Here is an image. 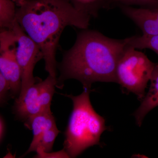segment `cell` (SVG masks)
<instances>
[{"label": "cell", "instance_id": "1", "mask_svg": "<svg viewBox=\"0 0 158 158\" xmlns=\"http://www.w3.org/2000/svg\"><path fill=\"white\" fill-rule=\"evenodd\" d=\"M127 44V38L113 39L98 31L82 30L72 47L63 53L57 86L70 79L81 82L84 89H90L96 82L117 83V64Z\"/></svg>", "mask_w": 158, "mask_h": 158}, {"label": "cell", "instance_id": "2", "mask_svg": "<svg viewBox=\"0 0 158 158\" xmlns=\"http://www.w3.org/2000/svg\"><path fill=\"white\" fill-rule=\"evenodd\" d=\"M90 18L67 0H26L16 10V21L41 49L45 70L55 78L56 53L63 30L68 26L88 29Z\"/></svg>", "mask_w": 158, "mask_h": 158}, {"label": "cell", "instance_id": "3", "mask_svg": "<svg viewBox=\"0 0 158 158\" xmlns=\"http://www.w3.org/2000/svg\"><path fill=\"white\" fill-rule=\"evenodd\" d=\"M90 90L84 89L77 96L65 95L73 103V110L65 132L63 148L70 158L76 157L90 146L101 145V136L107 129L104 118L95 112L91 105Z\"/></svg>", "mask_w": 158, "mask_h": 158}, {"label": "cell", "instance_id": "4", "mask_svg": "<svg viewBox=\"0 0 158 158\" xmlns=\"http://www.w3.org/2000/svg\"><path fill=\"white\" fill-rule=\"evenodd\" d=\"M136 49L127 46L117 64L116 77L118 84L142 101L156 64Z\"/></svg>", "mask_w": 158, "mask_h": 158}, {"label": "cell", "instance_id": "5", "mask_svg": "<svg viewBox=\"0 0 158 158\" xmlns=\"http://www.w3.org/2000/svg\"><path fill=\"white\" fill-rule=\"evenodd\" d=\"M12 29L17 36L16 57L21 71V90L15 100L19 102L23 98L28 89L37 82V80L33 74L34 67L44 56L39 46L23 31L17 21Z\"/></svg>", "mask_w": 158, "mask_h": 158}, {"label": "cell", "instance_id": "6", "mask_svg": "<svg viewBox=\"0 0 158 158\" xmlns=\"http://www.w3.org/2000/svg\"><path fill=\"white\" fill-rule=\"evenodd\" d=\"M17 46V36L14 30L1 29L0 73L10 85L12 98L18 97L22 88L21 71L16 57Z\"/></svg>", "mask_w": 158, "mask_h": 158}, {"label": "cell", "instance_id": "7", "mask_svg": "<svg viewBox=\"0 0 158 158\" xmlns=\"http://www.w3.org/2000/svg\"><path fill=\"white\" fill-rule=\"evenodd\" d=\"M123 13L141 29L143 35H158V21L152 9L134 8L132 6H119Z\"/></svg>", "mask_w": 158, "mask_h": 158}, {"label": "cell", "instance_id": "8", "mask_svg": "<svg viewBox=\"0 0 158 158\" xmlns=\"http://www.w3.org/2000/svg\"><path fill=\"white\" fill-rule=\"evenodd\" d=\"M42 111L38 82L28 89L21 101H15L14 112L17 118L25 123L31 117Z\"/></svg>", "mask_w": 158, "mask_h": 158}, {"label": "cell", "instance_id": "9", "mask_svg": "<svg viewBox=\"0 0 158 158\" xmlns=\"http://www.w3.org/2000/svg\"><path fill=\"white\" fill-rule=\"evenodd\" d=\"M25 125L33 131V138L30 147L24 155L36 151L40 138L48 130L56 126L51 111H42L30 118Z\"/></svg>", "mask_w": 158, "mask_h": 158}, {"label": "cell", "instance_id": "10", "mask_svg": "<svg viewBox=\"0 0 158 158\" xmlns=\"http://www.w3.org/2000/svg\"><path fill=\"white\" fill-rule=\"evenodd\" d=\"M150 81L151 85L148 92L133 115L135 118L136 123L139 127L142 124L148 113L158 106V64H156Z\"/></svg>", "mask_w": 158, "mask_h": 158}, {"label": "cell", "instance_id": "11", "mask_svg": "<svg viewBox=\"0 0 158 158\" xmlns=\"http://www.w3.org/2000/svg\"><path fill=\"white\" fill-rule=\"evenodd\" d=\"M16 6L12 0H0L1 29L13 28L16 21Z\"/></svg>", "mask_w": 158, "mask_h": 158}, {"label": "cell", "instance_id": "12", "mask_svg": "<svg viewBox=\"0 0 158 158\" xmlns=\"http://www.w3.org/2000/svg\"><path fill=\"white\" fill-rule=\"evenodd\" d=\"M57 79L49 75L44 81L39 82V95L43 111H51V106Z\"/></svg>", "mask_w": 158, "mask_h": 158}, {"label": "cell", "instance_id": "13", "mask_svg": "<svg viewBox=\"0 0 158 158\" xmlns=\"http://www.w3.org/2000/svg\"><path fill=\"white\" fill-rule=\"evenodd\" d=\"M78 11L96 18L102 9H105L107 0H67Z\"/></svg>", "mask_w": 158, "mask_h": 158}, {"label": "cell", "instance_id": "14", "mask_svg": "<svg viewBox=\"0 0 158 158\" xmlns=\"http://www.w3.org/2000/svg\"><path fill=\"white\" fill-rule=\"evenodd\" d=\"M127 45L136 49H150L158 55V35L133 36L128 37Z\"/></svg>", "mask_w": 158, "mask_h": 158}, {"label": "cell", "instance_id": "15", "mask_svg": "<svg viewBox=\"0 0 158 158\" xmlns=\"http://www.w3.org/2000/svg\"><path fill=\"white\" fill-rule=\"evenodd\" d=\"M121 6H137L148 9H157L158 0H107L105 9H111Z\"/></svg>", "mask_w": 158, "mask_h": 158}, {"label": "cell", "instance_id": "16", "mask_svg": "<svg viewBox=\"0 0 158 158\" xmlns=\"http://www.w3.org/2000/svg\"><path fill=\"white\" fill-rule=\"evenodd\" d=\"M59 132L56 126L54 127L45 131L40 138L36 150L37 148L40 147L45 152H51L55 140Z\"/></svg>", "mask_w": 158, "mask_h": 158}, {"label": "cell", "instance_id": "17", "mask_svg": "<svg viewBox=\"0 0 158 158\" xmlns=\"http://www.w3.org/2000/svg\"><path fill=\"white\" fill-rule=\"evenodd\" d=\"M37 154L35 158H70L68 154L65 149L54 152H47L44 151L41 148L38 147L36 149Z\"/></svg>", "mask_w": 158, "mask_h": 158}, {"label": "cell", "instance_id": "18", "mask_svg": "<svg viewBox=\"0 0 158 158\" xmlns=\"http://www.w3.org/2000/svg\"><path fill=\"white\" fill-rule=\"evenodd\" d=\"M10 85L7 80L0 73V103L1 105L5 104L9 96H10Z\"/></svg>", "mask_w": 158, "mask_h": 158}, {"label": "cell", "instance_id": "19", "mask_svg": "<svg viewBox=\"0 0 158 158\" xmlns=\"http://www.w3.org/2000/svg\"><path fill=\"white\" fill-rule=\"evenodd\" d=\"M6 125L5 120L2 115L0 117V141L2 142L6 134Z\"/></svg>", "mask_w": 158, "mask_h": 158}, {"label": "cell", "instance_id": "20", "mask_svg": "<svg viewBox=\"0 0 158 158\" xmlns=\"http://www.w3.org/2000/svg\"><path fill=\"white\" fill-rule=\"evenodd\" d=\"M13 2L16 4V6L18 7H20V6H22L24 2H25L26 0H12Z\"/></svg>", "mask_w": 158, "mask_h": 158}, {"label": "cell", "instance_id": "21", "mask_svg": "<svg viewBox=\"0 0 158 158\" xmlns=\"http://www.w3.org/2000/svg\"><path fill=\"white\" fill-rule=\"evenodd\" d=\"M152 9L158 21V8L157 9Z\"/></svg>", "mask_w": 158, "mask_h": 158}]
</instances>
